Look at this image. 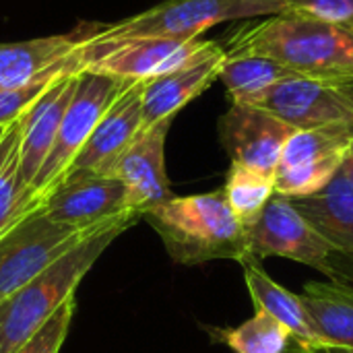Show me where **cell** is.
Returning a JSON list of instances; mask_svg holds the SVG:
<instances>
[{
    "mask_svg": "<svg viewBox=\"0 0 353 353\" xmlns=\"http://www.w3.org/2000/svg\"><path fill=\"white\" fill-rule=\"evenodd\" d=\"M225 54L265 56L296 77L353 83V27L314 14L283 10L238 29L225 41Z\"/></svg>",
    "mask_w": 353,
    "mask_h": 353,
    "instance_id": "6da1fadb",
    "label": "cell"
},
{
    "mask_svg": "<svg viewBox=\"0 0 353 353\" xmlns=\"http://www.w3.org/2000/svg\"><path fill=\"white\" fill-rule=\"evenodd\" d=\"M143 219L159 234L172 261L203 265L209 261H250L248 232L232 213L223 190L172 196L149 209Z\"/></svg>",
    "mask_w": 353,
    "mask_h": 353,
    "instance_id": "7a4b0ae2",
    "label": "cell"
},
{
    "mask_svg": "<svg viewBox=\"0 0 353 353\" xmlns=\"http://www.w3.org/2000/svg\"><path fill=\"white\" fill-rule=\"evenodd\" d=\"M143 219L141 213H130L114 225L91 236L60 261L50 265L29 283L19 288L0 302V353H14L31 339L50 316L74 296L87 271L99 261L105 248L126 230Z\"/></svg>",
    "mask_w": 353,
    "mask_h": 353,
    "instance_id": "3957f363",
    "label": "cell"
},
{
    "mask_svg": "<svg viewBox=\"0 0 353 353\" xmlns=\"http://www.w3.org/2000/svg\"><path fill=\"white\" fill-rule=\"evenodd\" d=\"M126 215L95 228H72L50 219L37 207L31 209L0 236V302L60 261L72 248Z\"/></svg>",
    "mask_w": 353,
    "mask_h": 353,
    "instance_id": "277c9868",
    "label": "cell"
},
{
    "mask_svg": "<svg viewBox=\"0 0 353 353\" xmlns=\"http://www.w3.org/2000/svg\"><path fill=\"white\" fill-rule=\"evenodd\" d=\"M248 256L250 261H263L269 256L290 259L308 265L331 281L353 285L350 263L337 252L294 207L288 196L273 194L263 215L248 232Z\"/></svg>",
    "mask_w": 353,
    "mask_h": 353,
    "instance_id": "5b68a950",
    "label": "cell"
},
{
    "mask_svg": "<svg viewBox=\"0 0 353 353\" xmlns=\"http://www.w3.org/2000/svg\"><path fill=\"white\" fill-rule=\"evenodd\" d=\"M288 10V0H161L159 4L116 23L95 25L99 35H159L201 39L213 25L271 17Z\"/></svg>",
    "mask_w": 353,
    "mask_h": 353,
    "instance_id": "8992f818",
    "label": "cell"
},
{
    "mask_svg": "<svg viewBox=\"0 0 353 353\" xmlns=\"http://www.w3.org/2000/svg\"><path fill=\"white\" fill-rule=\"evenodd\" d=\"M205 39H178L159 35H99L83 29L79 60L83 70L122 81H149L201 50Z\"/></svg>",
    "mask_w": 353,
    "mask_h": 353,
    "instance_id": "52a82bcc",
    "label": "cell"
},
{
    "mask_svg": "<svg viewBox=\"0 0 353 353\" xmlns=\"http://www.w3.org/2000/svg\"><path fill=\"white\" fill-rule=\"evenodd\" d=\"M130 81H122L116 77L81 70L77 89L70 97V103L62 116L56 141L33 180L31 194L33 201L39 203L66 174L74 155L91 137L93 128L112 105V101L128 87Z\"/></svg>",
    "mask_w": 353,
    "mask_h": 353,
    "instance_id": "ba28073f",
    "label": "cell"
},
{
    "mask_svg": "<svg viewBox=\"0 0 353 353\" xmlns=\"http://www.w3.org/2000/svg\"><path fill=\"white\" fill-rule=\"evenodd\" d=\"M37 209L72 228H95L130 213L122 182L93 172L66 174L37 203Z\"/></svg>",
    "mask_w": 353,
    "mask_h": 353,
    "instance_id": "9c48e42d",
    "label": "cell"
},
{
    "mask_svg": "<svg viewBox=\"0 0 353 353\" xmlns=\"http://www.w3.org/2000/svg\"><path fill=\"white\" fill-rule=\"evenodd\" d=\"M217 130L232 163L273 178L281 151L298 128L259 105L232 103L219 118Z\"/></svg>",
    "mask_w": 353,
    "mask_h": 353,
    "instance_id": "30bf717a",
    "label": "cell"
},
{
    "mask_svg": "<svg viewBox=\"0 0 353 353\" xmlns=\"http://www.w3.org/2000/svg\"><path fill=\"white\" fill-rule=\"evenodd\" d=\"M294 128L345 124L353 128V83L335 85L302 77L283 79L254 103Z\"/></svg>",
    "mask_w": 353,
    "mask_h": 353,
    "instance_id": "8fae6325",
    "label": "cell"
},
{
    "mask_svg": "<svg viewBox=\"0 0 353 353\" xmlns=\"http://www.w3.org/2000/svg\"><path fill=\"white\" fill-rule=\"evenodd\" d=\"M223 60V46L217 41H205L199 52H194L176 68L143 81V128L163 120H174L184 105L213 85V81L219 77Z\"/></svg>",
    "mask_w": 353,
    "mask_h": 353,
    "instance_id": "7c38bea8",
    "label": "cell"
},
{
    "mask_svg": "<svg viewBox=\"0 0 353 353\" xmlns=\"http://www.w3.org/2000/svg\"><path fill=\"white\" fill-rule=\"evenodd\" d=\"M172 122L163 120L143 128L108 172L126 188L128 209L141 215L176 196L165 172V139Z\"/></svg>",
    "mask_w": 353,
    "mask_h": 353,
    "instance_id": "4fadbf2b",
    "label": "cell"
},
{
    "mask_svg": "<svg viewBox=\"0 0 353 353\" xmlns=\"http://www.w3.org/2000/svg\"><path fill=\"white\" fill-rule=\"evenodd\" d=\"M81 41L83 29L68 35L0 43V89L27 87L64 72H81Z\"/></svg>",
    "mask_w": 353,
    "mask_h": 353,
    "instance_id": "5bb4252c",
    "label": "cell"
},
{
    "mask_svg": "<svg viewBox=\"0 0 353 353\" xmlns=\"http://www.w3.org/2000/svg\"><path fill=\"white\" fill-rule=\"evenodd\" d=\"M141 93H143V81H130L128 87L105 110V114L93 128L87 143L74 155L66 174H74V172L108 174L112 170L116 159L130 147V143L143 130Z\"/></svg>",
    "mask_w": 353,
    "mask_h": 353,
    "instance_id": "9a60e30c",
    "label": "cell"
},
{
    "mask_svg": "<svg viewBox=\"0 0 353 353\" xmlns=\"http://www.w3.org/2000/svg\"><path fill=\"white\" fill-rule=\"evenodd\" d=\"M77 81L79 72L60 74L21 116V180L29 194L33 180L56 141L62 116L77 89Z\"/></svg>",
    "mask_w": 353,
    "mask_h": 353,
    "instance_id": "2e32d148",
    "label": "cell"
},
{
    "mask_svg": "<svg viewBox=\"0 0 353 353\" xmlns=\"http://www.w3.org/2000/svg\"><path fill=\"white\" fill-rule=\"evenodd\" d=\"M244 267V281L250 292L256 310L269 312L292 333V345L288 353H314L333 350V345L316 331L300 296L288 292L273 281L256 261L240 263Z\"/></svg>",
    "mask_w": 353,
    "mask_h": 353,
    "instance_id": "e0dca14e",
    "label": "cell"
},
{
    "mask_svg": "<svg viewBox=\"0 0 353 353\" xmlns=\"http://www.w3.org/2000/svg\"><path fill=\"white\" fill-rule=\"evenodd\" d=\"M300 215L350 263L353 275V180L350 163L316 194L290 199Z\"/></svg>",
    "mask_w": 353,
    "mask_h": 353,
    "instance_id": "ac0fdd59",
    "label": "cell"
},
{
    "mask_svg": "<svg viewBox=\"0 0 353 353\" xmlns=\"http://www.w3.org/2000/svg\"><path fill=\"white\" fill-rule=\"evenodd\" d=\"M300 298L316 331L333 345L314 353H353V285L308 281Z\"/></svg>",
    "mask_w": 353,
    "mask_h": 353,
    "instance_id": "d6986e66",
    "label": "cell"
},
{
    "mask_svg": "<svg viewBox=\"0 0 353 353\" xmlns=\"http://www.w3.org/2000/svg\"><path fill=\"white\" fill-rule=\"evenodd\" d=\"M292 77L296 74L271 58L225 54V60L221 64L217 79L225 85L232 103L254 105L267 89Z\"/></svg>",
    "mask_w": 353,
    "mask_h": 353,
    "instance_id": "ffe728a7",
    "label": "cell"
},
{
    "mask_svg": "<svg viewBox=\"0 0 353 353\" xmlns=\"http://www.w3.org/2000/svg\"><path fill=\"white\" fill-rule=\"evenodd\" d=\"M37 203L21 180V118L14 120L0 141V236L12 228Z\"/></svg>",
    "mask_w": 353,
    "mask_h": 353,
    "instance_id": "44dd1931",
    "label": "cell"
},
{
    "mask_svg": "<svg viewBox=\"0 0 353 353\" xmlns=\"http://www.w3.org/2000/svg\"><path fill=\"white\" fill-rule=\"evenodd\" d=\"M221 190L240 225L250 232L273 199L275 184L271 176H265L240 163H232Z\"/></svg>",
    "mask_w": 353,
    "mask_h": 353,
    "instance_id": "7402d4cb",
    "label": "cell"
},
{
    "mask_svg": "<svg viewBox=\"0 0 353 353\" xmlns=\"http://www.w3.org/2000/svg\"><path fill=\"white\" fill-rule=\"evenodd\" d=\"M213 335L234 353H288L292 345V333L265 310H256L240 327L219 329Z\"/></svg>",
    "mask_w": 353,
    "mask_h": 353,
    "instance_id": "603a6c76",
    "label": "cell"
},
{
    "mask_svg": "<svg viewBox=\"0 0 353 353\" xmlns=\"http://www.w3.org/2000/svg\"><path fill=\"white\" fill-rule=\"evenodd\" d=\"M77 310V298L70 296L52 316L50 321L27 339L14 353H58L70 329V321Z\"/></svg>",
    "mask_w": 353,
    "mask_h": 353,
    "instance_id": "cb8c5ba5",
    "label": "cell"
},
{
    "mask_svg": "<svg viewBox=\"0 0 353 353\" xmlns=\"http://www.w3.org/2000/svg\"><path fill=\"white\" fill-rule=\"evenodd\" d=\"M288 10L314 14L353 27V0H288Z\"/></svg>",
    "mask_w": 353,
    "mask_h": 353,
    "instance_id": "d4e9b609",
    "label": "cell"
},
{
    "mask_svg": "<svg viewBox=\"0 0 353 353\" xmlns=\"http://www.w3.org/2000/svg\"><path fill=\"white\" fill-rule=\"evenodd\" d=\"M347 163H350V172H352V180H353V143H352V149H350V155H347Z\"/></svg>",
    "mask_w": 353,
    "mask_h": 353,
    "instance_id": "484cf974",
    "label": "cell"
},
{
    "mask_svg": "<svg viewBox=\"0 0 353 353\" xmlns=\"http://www.w3.org/2000/svg\"><path fill=\"white\" fill-rule=\"evenodd\" d=\"M8 126H10V124H8ZM8 126H0V141H2V137H4V132H6Z\"/></svg>",
    "mask_w": 353,
    "mask_h": 353,
    "instance_id": "4316f807",
    "label": "cell"
}]
</instances>
